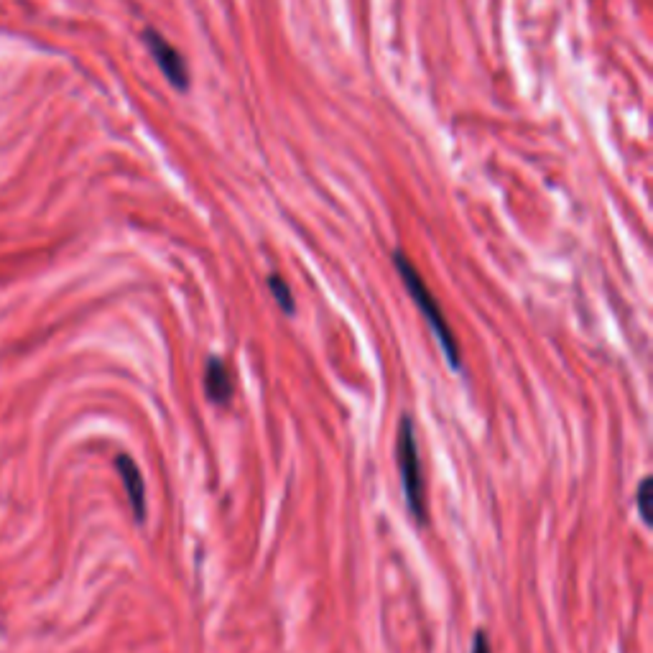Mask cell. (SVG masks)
<instances>
[{"instance_id":"6da1fadb","label":"cell","mask_w":653,"mask_h":653,"mask_svg":"<svg viewBox=\"0 0 653 653\" xmlns=\"http://www.w3.org/2000/svg\"><path fill=\"white\" fill-rule=\"evenodd\" d=\"M393 263H396L398 276H401V281H404L406 291H409V296L414 299V304L419 307V312L424 314V319L429 322V327H432L434 337H437L439 345H442L444 355H447V363L452 365L455 370H460V365H462L460 347H457L455 335H452L447 319H444L442 307H439L437 299H434V294L429 291V286H426L424 279H421V273L416 271V266L411 263V258L406 256L404 250H396V253H393Z\"/></svg>"},{"instance_id":"7a4b0ae2","label":"cell","mask_w":653,"mask_h":653,"mask_svg":"<svg viewBox=\"0 0 653 653\" xmlns=\"http://www.w3.org/2000/svg\"><path fill=\"white\" fill-rule=\"evenodd\" d=\"M398 472H401V485H404L406 508L414 516L416 526L426 523V490L424 477H421L419 444L414 434V419L409 414L401 419L398 426Z\"/></svg>"},{"instance_id":"3957f363","label":"cell","mask_w":653,"mask_h":653,"mask_svg":"<svg viewBox=\"0 0 653 653\" xmlns=\"http://www.w3.org/2000/svg\"><path fill=\"white\" fill-rule=\"evenodd\" d=\"M143 41H146L151 57H154L156 64H159V69H161V74L166 77V82H169V85L174 87L177 92H187L189 82H192V74H189L184 54L179 52L177 46L171 44V41L166 39L164 34H159L156 29L143 31Z\"/></svg>"},{"instance_id":"277c9868","label":"cell","mask_w":653,"mask_h":653,"mask_svg":"<svg viewBox=\"0 0 653 653\" xmlns=\"http://www.w3.org/2000/svg\"><path fill=\"white\" fill-rule=\"evenodd\" d=\"M115 470H118L120 480H123V488H125V495H128V503H131L133 516H136L138 523H143L148 516V506H146V483H143L141 467L136 465V460H133L131 455H123V452H120V455L115 457Z\"/></svg>"},{"instance_id":"5b68a950","label":"cell","mask_w":653,"mask_h":653,"mask_svg":"<svg viewBox=\"0 0 653 653\" xmlns=\"http://www.w3.org/2000/svg\"><path fill=\"white\" fill-rule=\"evenodd\" d=\"M205 391L212 404L217 406L230 404V398H233V378H230L228 365H225V360H222L220 355H212V358L207 360Z\"/></svg>"},{"instance_id":"8992f818","label":"cell","mask_w":653,"mask_h":653,"mask_svg":"<svg viewBox=\"0 0 653 653\" xmlns=\"http://www.w3.org/2000/svg\"><path fill=\"white\" fill-rule=\"evenodd\" d=\"M268 289H271L273 299L279 301V307L284 309L286 314H294L296 312L294 294H291V286L286 284L284 276H279V273H271V276H268Z\"/></svg>"},{"instance_id":"52a82bcc","label":"cell","mask_w":653,"mask_h":653,"mask_svg":"<svg viewBox=\"0 0 653 653\" xmlns=\"http://www.w3.org/2000/svg\"><path fill=\"white\" fill-rule=\"evenodd\" d=\"M648 493H651V477H643L641 485H638L636 490V508L638 513H641V521L651 523V513H648Z\"/></svg>"},{"instance_id":"ba28073f","label":"cell","mask_w":653,"mask_h":653,"mask_svg":"<svg viewBox=\"0 0 653 653\" xmlns=\"http://www.w3.org/2000/svg\"><path fill=\"white\" fill-rule=\"evenodd\" d=\"M472 653H493L490 651V641L483 631L475 633V643H472Z\"/></svg>"}]
</instances>
